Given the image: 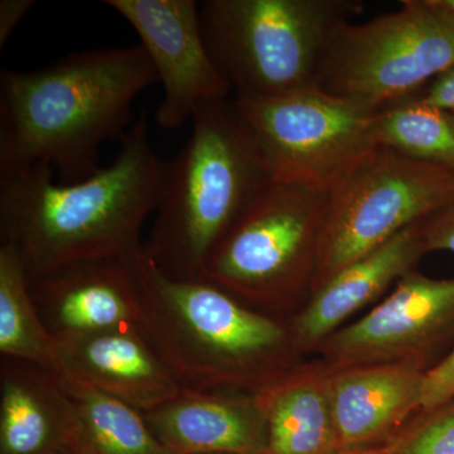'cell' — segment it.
Instances as JSON below:
<instances>
[{"mask_svg": "<svg viewBox=\"0 0 454 454\" xmlns=\"http://www.w3.org/2000/svg\"><path fill=\"white\" fill-rule=\"evenodd\" d=\"M166 163L145 118L121 139L112 164L59 184L47 166L0 173V238L20 254L28 279L91 260L142 252V230L162 192Z\"/></svg>", "mask_w": 454, "mask_h": 454, "instance_id": "6da1fadb", "label": "cell"}, {"mask_svg": "<svg viewBox=\"0 0 454 454\" xmlns=\"http://www.w3.org/2000/svg\"><path fill=\"white\" fill-rule=\"evenodd\" d=\"M158 82L140 44L83 51L41 70L0 74V173L50 167L59 184L97 173L100 149L121 139L133 103Z\"/></svg>", "mask_w": 454, "mask_h": 454, "instance_id": "7a4b0ae2", "label": "cell"}, {"mask_svg": "<svg viewBox=\"0 0 454 454\" xmlns=\"http://www.w3.org/2000/svg\"><path fill=\"white\" fill-rule=\"evenodd\" d=\"M140 330L186 389L255 395L288 372L291 328L205 279H175L145 250L130 258Z\"/></svg>", "mask_w": 454, "mask_h": 454, "instance_id": "3957f363", "label": "cell"}, {"mask_svg": "<svg viewBox=\"0 0 454 454\" xmlns=\"http://www.w3.org/2000/svg\"><path fill=\"white\" fill-rule=\"evenodd\" d=\"M269 182L234 100L202 106L190 139L166 163L145 255L166 276L202 279L216 245Z\"/></svg>", "mask_w": 454, "mask_h": 454, "instance_id": "277c9868", "label": "cell"}, {"mask_svg": "<svg viewBox=\"0 0 454 454\" xmlns=\"http://www.w3.org/2000/svg\"><path fill=\"white\" fill-rule=\"evenodd\" d=\"M358 0H207L203 37L236 98H269L315 88L337 27Z\"/></svg>", "mask_w": 454, "mask_h": 454, "instance_id": "5b68a950", "label": "cell"}, {"mask_svg": "<svg viewBox=\"0 0 454 454\" xmlns=\"http://www.w3.org/2000/svg\"><path fill=\"white\" fill-rule=\"evenodd\" d=\"M453 66L454 18L439 0H405L369 22L337 27L315 88L380 112L419 94Z\"/></svg>", "mask_w": 454, "mask_h": 454, "instance_id": "8992f818", "label": "cell"}, {"mask_svg": "<svg viewBox=\"0 0 454 454\" xmlns=\"http://www.w3.org/2000/svg\"><path fill=\"white\" fill-rule=\"evenodd\" d=\"M328 193L269 182L216 245L202 279L247 306L288 307L315 280Z\"/></svg>", "mask_w": 454, "mask_h": 454, "instance_id": "52a82bcc", "label": "cell"}, {"mask_svg": "<svg viewBox=\"0 0 454 454\" xmlns=\"http://www.w3.org/2000/svg\"><path fill=\"white\" fill-rule=\"evenodd\" d=\"M234 104L274 182L330 193L381 146L380 112L317 88Z\"/></svg>", "mask_w": 454, "mask_h": 454, "instance_id": "ba28073f", "label": "cell"}, {"mask_svg": "<svg viewBox=\"0 0 454 454\" xmlns=\"http://www.w3.org/2000/svg\"><path fill=\"white\" fill-rule=\"evenodd\" d=\"M453 199L454 169L380 146L328 193L312 288Z\"/></svg>", "mask_w": 454, "mask_h": 454, "instance_id": "9c48e42d", "label": "cell"}, {"mask_svg": "<svg viewBox=\"0 0 454 454\" xmlns=\"http://www.w3.org/2000/svg\"><path fill=\"white\" fill-rule=\"evenodd\" d=\"M104 3L129 23L154 66L163 90L154 115L160 129H178L202 106L227 100L232 88L207 49L195 0Z\"/></svg>", "mask_w": 454, "mask_h": 454, "instance_id": "30bf717a", "label": "cell"}, {"mask_svg": "<svg viewBox=\"0 0 454 454\" xmlns=\"http://www.w3.org/2000/svg\"><path fill=\"white\" fill-rule=\"evenodd\" d=\"M454 325V278L433 279L411 270L389 297L360 321L325 340L340 370L411 361Z\"/></svg>", "mask_w": 454, "mask_h": 454, "instance_id": "8fae6325", "label": "cell"}, {"mask_svg": "<svg viewBox=\"0 0 454 454\" xmlns=\"http://www.w3.org/2000/svg\"><path fill=\"white\" fill-rule=\"evenodd\" d=\"M130 258L76 262L28 279L42 321L57 342L140 328Z\"/></svg>", "mask_w": 454, "mask_h": 454, "instance_id": "7c38bea8", "label": "cell"}, {"mask_svg": "<svg viewBox=\"0 0 454 454\" xmlns=\"http://www.w3.org/2000/svg\"><path fill=\"white\" fill-rule=\"evenodd\" d=\"M59 345L62 369L143 414L184 389L140 328L91 334Z\"/></svg>", "mask_w": 454, "mask_h": 454, "instance_id": "4fadbf2b", "label": "cell"}, {"mask_svg": "<svg viewBox=\"0 0 454 454\" xmlns=\"http://www.w3.org/2000/svg\"><path fill=\"white\" fill-rule=\"evenodd\" d=\"M155 437L172 454H262L264 418L255 397L184 387L145 414Z\"/></svg>", "mask_w": 454, "mask_h": 454, "instance_id": "5bb4252c", "label": "cell"}, {"mask_svg": "<svg viewBox=\"0 0 454 454\" xmlns=\"http://www.w3.org/2000/svg\"><path fill=\"white\" fill-rule=\"evenodd\" d=\"M76 435V414L59 375L2 357L0 454H67Z\"/></svg>", "mask_w": 454, "mask_h": 454, "instance_id": "9a60e30c", "label": "cell"}, {"mask_svg": "<svg viewBox=\"0 0 454 454\" xmlns=\"http://www.w3.org/2000/svg\"><path fill=\"white\" fill-rule=\"evenodd\" d=\"M424 375L414 361L349 367L330 375L339 448L357 450L420 409Z\"/></svg>", "mask_w": 454, "mask_h": 454, "instance_id": "2e32d148", "label": "cell"}, {"mask_svg": "<svg viewBox=\"0 0 454 454\" xmlns=\"http://www.w3.org/2000/svg\"><path fill=\"white\" fill-rule=\"evenodd\" d=\"M422 223L406 227L316 289L312 301L292 325L293 343L309 348L325 340L394 280L411 273L415 262L427 253Z\"/></svg>", "mask_w": 454, "mask_h": 454, "instance_id": "e0dca14e", "label": "cell"}, {"mask_svg": "<svg viewBox=\"0 0 454 454\" xmlns=\"http://www.w3.org/2000/svg\"><path fill=\"white\" fill-rule=\"evenodd\" d=\"M328 382L321 372H286L254 395L267 430L262 454H331L339 448Z\"/></svg>", "mask_w": 454, "mask_h": 454, "instance_id": "ac0fdd59", "label": "cell"}, {"mask_svg": "<svg viewBox=\"0 0 454 454\" xmlns=\"http://www.w3.org/2000/svg\"><path fill=\"white\" fill-rule=\"evenodd\" d=\"M77 420L74 444L86 454H172L155 437L145 414L62 369L57 373ZM73 444V446H74Z\"/></svg>", "mask_w": 454, "mask_h": 454, "instance_id": "d6986e66", "label": "cell"}, {"mask_svg": "<svg viewBox=\"0 0 454 454\" xmlns=\"http://www.w3.org/2000/svg\"><path fill=\"white\" fill-rule=\"evenodd\" d=\"M0 355L53 373L62 370L59 345L42 321L20 254L0 245Z\"/></svg>", "mask_w": 454, "mask_h": 454, "instance_id": "ffe728a7", "label": "cell"}, {"mask_svg": "<svg viewBox=\"0 0 454 454\" xmlns=\"http://www.w3.org/2000/svg\"><path fill=\"white\" fill-rule=\"evenodd\" d=\"M381 146L419 162L454 169V113L415 95L379 113Z\"/></svg>", "mask_w": 454, "mask_h": 454, "instance_id": "44dd1931", "label": "cell"}, {"mask_svg": "<svg viewBox=\"0 0 454 454\" xmlns=\"http://www.w3.org/2000/svg\"><path fill=\"white\" fill-rule=\"evenodd\" d=\"M397 442L393 454H454V399L439 406Z\"/></svg>", "mask_w": 454, "mask_h": 454, "instance_id": "7402d4cb", "label": "cell"}, {"mask_svg": "<svg viewBox=\"0 0 454 454\" xmlns=\"http://www.w3.org/2000/svg\"><path fill=\"white\" fill-rule=\"evenodd\" d=\"M454 399V348L444 360L424 375L420 409L434 411Z\"/></svg>", "mask_w": 454, "mask_h": 454, "instance_id": "603a6c76", "label": "cell"}, {"mask_svg": "<svg viewBox=\"0 0 454 454\" xmlns=\"http://www.w3.org/2000/svg\"><path fill=\"white\" fill-rule=\"evenodd\" d=\"M422 235L427 253L441 250L454 254V199L423 221Z\"/></svg>", "mask_w": 454, "mask_h": 454, "instance_id": "cb8c5ba5", "label": "cell"}, {"mask_svg": "<svg viewBox=\"0 0 454 454\" xmlns=\"http://www.w3.org/2000/svg\"><path fill=\"white\" fill-rule=\"evenodd\" d=\"M424 103L454 113V66L439 74L418 94Z\"/></svg>", "mask_w": 454, "mask_h": 454, "instance_id": "d4e9b609", "label": "cell"}, {"mask_svg": "<svg viewBox=\"0 0 454 454\" xmlns=\"http://www.w3.org/2000/svg\"><path fill=\"white\" fill-rule=\"evenodd\" d=\"M32 0H2L0 2V49L7 44L23 18L31 11Z\"/></svg>", "mask_w": 454, "mask_h": 454, "instance_id": "484cf974", "label": "cell"}, {"mask_svg": "<svg viewBox=\"0 0 454 454\" xmlns=\"http://www.w3.org/2000/svg\"><path fill=\"white\" fill-rule=\"evenodd\" d=\"M439 3H441L442 7L446 9L448 14L454 18V0H439Z\"/></svg>", "mask_w": 454, "mask_h": 454, "instance_id": "4316f807", "label": "cell"}, {"mask_svg": "<svg viewBox=\"0 0 454 454\" xmlns=\"http://www.w3.org/2000/svg\"><path fill=\"white\" fill-rule=\"evenodd\" d=\"M342 454H381L379 452H373V450H348Z\"/></svg>", "mask_w": 454, "mask_h": 454, "instance_id": "83f0119b", "label": "cell"}, {"mask_svg": "<svg viewBox=\"0 0 454 454\" xmlns=\"http://www.w3.org/2000/svg\"><path fill=\"white\" fill-rule=\"evenodd\" d=\"M67 454H86V453L83 452L82 448L77 447L76 444H74V446L71 447V450H68Z\"/></svg>", "mask_w": 454, "mask_h": 454, "instance_id": "f1b7e54d", "label": "cell"}]
</instances>
